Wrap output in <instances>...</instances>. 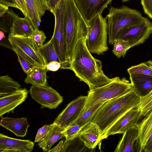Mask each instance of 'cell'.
Segmentation results:
<instances>
[{
	"label": "cell",
	"instance_id": "19",
	"mask_svg": "<svg viewBox=\"0 0 152 152\" xmlns=\"http://www.w3.org/2000/svg\"><path fill=\"white\" fill-rule=\"evenodd\" d=\"M133 88L140 97L144 96L152 90V76L139 74H129Z\"/></svg>",
	"mask_w": 152,
	"mask_h": 152
},
{
	"label": "cell",
	"instance_id": "41",
	"mask_svg": "<svg viewBox=\"0 0 152 152\" xmlns=\"http://www.w3.org/2000/svg\"><path fill=\"white\" fill-rule=\"evenodd\" d=\"M64 147V142L63 141H61L58 144L53 148L50 150L49 152L61 151L63 152Z\"/></svg>",
	"mask_w": 152,
	"mask_h": 152
},
{
	"label": "cell",
	"instance_id": "2",
	"mask_svg": "<svg viewBox=\"0 0 152 152\" xmlns=\"http://www.w3.org/2000/svg\"><path fill=\"white\" fill-rule=\"evenodd\" d=\"M140 98L132 88L124 94L110 100L102 104L91 121L100 128L102 132V140L118 120L131 110L137 107Z\"/></svg>",
	"mask_w": 152,
	"mask_h": 152
},
{
	"label": "cell",
	"instance_id": "35",
	"mask_svg": "<svg viewBox=\"0 0 152 152\" xmlns=\"http://www.w3.org/2000/svg\"><path fill=\"white\" fill-rule=\"evenodd\" d=\"M52 126V124L50 125L45 124L38 130L34 140V142H39L42 141L46 137Z\"/></svg>",
	"mask_w": 152,
	"mask_h": 152
},
{
	"label": "cell",
	"instance_id": "26",
	"mask_svg": "<svg viewBox=\"0 0 152 152\" xmlns=\"http://www.w3.org/2000/svg\"><path fill=\"white\" fill-rule=\"evenodd\" d=\"M37 50L45 60L47 64L52 61H57L60 62L58 57L53 45L50 40Z\"/></svg>",
	"mask_w": 152,
	"mask_h": 152
},
{
	"label": "cell",
	"instance_id": "22",
	"mask_svg": "<svg viewBox=\"0 0 152 152\" xmlns=\"http://www.w3.org/2000/svg\"><path fill=\"white\" fill-rule=\"evenodd\" d=\"M34 29L27 17L17 18L15 20L9 34L12 36L28 37L31 35Z\"/></svg>",
	"mask_w": 152,
	"mask_h": 152
},
{
	"label": "cell",
	"instance_id": "18",
	"mask_svg": "<svg viewBox=\"0 0 152 152\" xmlns=\"http://www.w3.org/2000/svg\"><path fill=\"white\" fill-rule=\"evenodd\" d=\"M0 124L16 136L22 137L26 134L29 126L25 118L2 117L1 119Z\"/></svg>",
	"mask_w": 152,
	"mask_h": 152
},
{
	"label": "cell",
	"instance_id": "3",
	"mask_svg": "<svg viewBox=\"0 0 152 152\" xmlns=\"http://www.w3.org/2000/svg\"><path fill=\"white\" fill-rule=\"evenodd\" d=\"M64 27L67 56L70 64L76 45L87 37L89 25L77 8L74 0H65Z\"/></svg>",
	"mask_w": 152,
	"mask_h": 152
},
{
	"label": "cell",
	"instance_id": "25",
	"mask_svg": "<svg viewBox=\"0 0 152 152\" xmlns=\"http://www.w3.org/2000/svg\"><path fill=\"white\" fill-rule=\"evenodd\" d=\"M18 82L8 75L0 77V97L10 94L20 88Z\"/></svg>",
	"mask_w": 152,
	"mask_h": 152
},
{
	"label": "cell",
	"instance_id": "45",
	"mask_svg": "<svg viewBox=\"0 0 152 152\" xmlns=\"http://www.w3.org/2000/svg\"><path fill=\"white\" fill-rule=\"evenodd\" d=\"M152 112V108L151 109V110L149 112L148 114L147 115L150 113H151Z\"/></svg>",
	"mask_w": 152,
	"mask_h": 152
},
{
	"label": "cell",
	"instance_id": "17",
	"mask_svg": "<svg viewBox=\"0 0 152 152\" xmlns=\"http://www.w3.org/2000/svg\"><path fill=\"white\" fill-rule=\"evenodd\" d=\"M29 92L25 88H20L14 92L0 97V116L13 110L24 102Z\"/></svg>",
	"mask_w": 152,
	"mask_h": 152
},
{
	"label": "cell",
	"instance_id": "14",
	"mask_svg": "<svg viewBox=\"0 0 152 152\" xmlns=\"http://www.w3.org/2000/svg\"><path fill=\"white\" fill-rule=\"evenodd\" d=\"M102 132L95 123L89 122L82 126L78 135L81 141L88 148L94 150L102 140Z\"/></svg>",
	"mask_w": 152,
	"mask_h": 152
},
{
	"label": "cell",
	"instance_id": "27",
	"mask_svg": "<svg viewBox=\"0 0 152 152\" xmlns=\"http://www.w3.org/2000/svg\"><path fill=\"white\" fill-rule=\"evenodd\" d=\"M104 103L97 104L81 113L79 117L71 124H76L82 126L91 122L94 115Z\"/></svg>",
	"mask_w": 152,
	"mask_h": 152
},
{
	"label": "cell",
	"instance_id": "30",
	"mask_svg": "<svg viewBox=\"0 0 152 152\" xmlns=\"http://www.w3.org/2000/svg\"><path fill=\"white\" fill-rule=\"evenodd\" d=\"M113 45L112 52L118 58L124 57L127 51L131 48L128 41L121 39H116Z\"/></svg>",
	"mask_w": 152,
	"mask_h": 152
},
{
	"label": "cell",
	"instance_id": "4",
	"mask_svg": "<svg viewBox=\"0 0 152 152\" xmlns=\"http://www.w3.org/2000/svg\"><path fill=\"white\" fill-rule=\"evenodd\" d=\"M133 88L131 83L126 78L116 77L108 83L100 87L89 89L82 113L99 104L104 103L121 96Z\"/></svg>",
	"mask_w": 152,
	"mask_h": 152
},
{
	"label": "cell",
	"instance_id": "10",
	"mask_svg": "<svg viewBox=\"0 0 152 152\" xmlns=\"http://www.w3.org/2000/svg\"><path fill=\"white\" fill-rule=\"evenodd\" d=\"M87 96H80L69 102L59 113L53 123L64 129L70 126L80 115Z\"/></svg>",
	"mask_w": 152,
	"mask_h": 152
},
{
	"label": "cell",
	"instance_id": "29",
	"mask_svg": "<svg viewBox=\"0 0 152 152\" xmlns=\"http://www.w3.org/2000/svg\"><path fill=\"white\" fill-rule=\"evenodd\" d=\"M129 74H139L152 76V61L132 66L127 69Z\"/></svg>",
	"mask_w": 152,
	"mask_h": 152
},
{
	"label": "cell",
	"instance_id": "1",
	"mask_svg": "<svg viewBox=\"0 0 152 152\" xmlns=\"http://www.w3.org/2000/svg\"><path fill=\"white\" fill-rule=\"evenodd\" d=\"M87 37L77 42L69 69L73 71L80 81L85 83L91 89L108 83L112 78L104 73L102 61L94 58L88 50L86 45Z\"/></svg>",
	"mask_w": 152,
	"mask_h": 152
},
{
	"label": "cell",
	"instance_id": "16",
	"mask_svg": "<svg viewBox=\"0 0 152 152\" xmlns=\"http://www.w3.org/2000/svg\"><path fill=\"white\" fill-rule=\"evenodd\" d=\"M34 143L29 140H22L9 137L0 134V152H30Z\"/></svg>",
	"mask_w": 152,
	"mask_h": 152
},
{
	"label": "cell",
	"instance_id": "7",
	"mask_svg": "<svg viewBox=\"0 0 152 152\" xmlns=\"http://www.w3.org/2000/svg\"><path fill=\"white\" fill-rule=\"evenodd\" d=\"M65 0H61L54 12L55 23L54 32L50 40L53 43L61 64V69H69L64 27Z\"/></svg>",
	"mask_w": 152,
	"mask_h": 152
},
{
	"label": "cell",
	"instance_id": "37",
	"mask_svg": "<svg viewBox=\"0 0 152 152\" xmlns=\"http://www.w3.org/2000/svg\"><path fill=\"white\" fill-rule=\"evenodd\" d=\"M47 70L56 71L61 68V64L59 62L52 61L48 63L45 66Z\"/></svg>",
	"mask_w": 152,
	"mask_h": 152
},
{
	"label": "cell",
	"instance_id": "12",
	"mask_svg": "<svg viewBox=\"0 0 152 152\" xmlns=\"http://www.w3.org/2000/svg\"><path fill=\"white\" fill-rule=\"evenodd\" d=\"M112 0H74L80 12L89 25L97 15L102 14Z\"/></svg>",
	"mask_w": 152,
	"mask_h": 152
},
{
	"label": "cell",
	"instance_id": "31",
	"mask_svg": "<svg viewBox=\"0 0 152 152\" xmlns=\"http://www.w3.org/2000/svg\"><path fill=\"white\" fill-rule=\"evenodd\" d=\"M142 116H146L152 108V90L145 95L140 97L137 107Z\"/></svg>",
	"mask_w": 152,
	"mask_h": 152
},
{
	"label": "cell",
	"instance_id": "44",
	"mask_svg": "<svg viewBox=\"0 0 152 152\" xmlns=\"http://www.w3.org/2000/svg\"><path fill=\"white\" fill-rule=\"evenodd\" d=\"M123 2H127V1H130L131 0H121Z\"/></svg>",
	"mask_w": 152,
	"mask_h": 152
},
{
	"label": "cell",
	"instance_id": "34",
	"mask_svg": "<svg viewBox=\"0 0 152 152\" xmlns=\"http://www.w3.org/2000/svg\"><path fill=\"white\" fill-rule=\"evenodd\" d=\"M82 127L77 124H72L65 129L64 130V142L72 140L78 136Z\"/></svg>",
	"mask_w": 152,
	"mask_h": 152
},
{
	"label": "cell",
	"instance_id": "9",
	"mask_svg": "<svg viewBox=\"0 0 152 152\" xmlns=\"http://www.w3.org/2000/svg\"><path fill=\"white\" fill-rule=\"evenodd\" d=\"M29 91L32 98L41 105L42 108L55 109L63 101V97L48 85L45 86L32 85Z\"/></svg>",
	"mask_w": 152,
	"mask_h": 152
},
{
	"label": "cell",
	"instance_id": "32",
	"mask_svg": "<svg viewBox=\"0 0 152 152\" xmlns=\"http://www.w3.org/2000/svg\"><path fill=\"white\" fill-rule=\"evenodd\" d=\"M28 38L31 45L37 50L44 45L46 37L42 31L36 29Z\"/></svg>",
	"mask_w": 152,
	"mask_h": 152
},
{
	"label": "cell",
	"instance_id": "21",
	"mask_svg": "<svg viewBox=\"0 0 152 152\" xmlns=\"http://www.w3.org/2000/svg\"><path fill=\"white\" fill-rule=\"evenodd\" d=\"M139 130L138 137L136 140L139 147V151H143L152 134V112L145 117L136 125Z\"/></svg>",
	"mask_w": 152,
	"mask_h": 152
},
{
	"label": "cell",
	"instance_id": "38",
	"mask_svg": "<svg viewBox=\"0 0 152 152\" xmlns=\"http://www.w3.org/2000/svg\"><path fill=\"white\" fill-rule=\"evenodd\" d=\"M18 8L25 17L28 18V15L24 0H14Z\"/></svg>",
	"mask_w": 152,
	"mask_h": 152
},
{
	"label": "cell",
	"instance_id": "13",
	"mask_svg": "<svg viewBox=\"0 0 152 152\" xmlns=\"http://www.w3.org/2000/svg\"><path fill=\"white\" fill-rule=\"evenodd\" d=\"M142 116L141 111L138 108L131 110L112 126L105 135L104 139L110 135L123 134L127 129L136 126Z\"/></svg>",
	"mask_w": 152,
	"mask_h": 152
},
{
	"label": "cell",
	"instance_id": "28",
	"mask_svg": "<svg viewBox=\"0 0 152 152\" xmlns=\"http://www.w3.org/2000/svg\"><path fill=\"white\" fill-rule=\"evenodd\" d=\"M18 17L12 9H9L2 16H0V28L4 32L10 33V29L15 20Z\"/></svg>",
	"mask_w": 152,
	"mask_h": 152
},
{
	"label": "cell",
	"instance_id": "40",
	"mask_svg": "<svg viewBox=\"0 0 152 152\" xmlns=\"http://www.w3.org/2000/svg\"><path fill=\"white\" fill-rule=\"evenodd\" d=\"M61 0H49L48 2L49 6L50 8V12L53 13L56 6Z\"/></svg>",
	"mask_w": 152,
	"mask_h": 152
},
{
	"label": "cell",
	"instance_id": "23",
	"mask_svg": "<svg viewBox=\"0 0 152 152\" xmlns=\"http://www.w3.org/2000/svg\"><path fill=\"white\" fill-rule=\"evenodd\" d=\"M45 66H32L30 73L26 75L24 82L38 86L48 85L47 82Z\"/></svg>",
	"mask_w": 152,
	"mask_h": 152
},
{
	"label": "cell",
	"instance_id": "42",
	"mask_svg": "<svg viewBox=\"0 0 152 152\" xmlns=\"http://www.w3.org/2000/svg\"><path fill=\"white\" fill-rule=\"evenodd\" d=\"M143 151L146 152H152V140L148 142Z\"/></svg>",
	"mask_w": 152,
	"mask_h": 152
},
{
	"label": "cell",
	"instance_id": "15",
	"mask_svg": "<svg viewBox=\"0 0 152 152\" xmlns=\"http://www.w3.org/2000/svg\"><path fill=\"white\" fill-rule=\"evenodd\" d=\"M28 15L34 30L39 29L42 16L46 10L50 11L47 0H24Z\"/></svg>",
	"mask_w": 152,
	"mask_h": 152
},
{
	"label": "cell",
	"instance_id": "33",
	"mask_svg": "<svg viewBox=\"0 0 152 152\" xmlns=\"http://www.w3.org/2000/svg\"><path fill=\"white\" fill-rule=\"evenodd\" d=\"M12 49L16 54L18 61L25 73L26 75L29 74L32 66V64L19 49L13 47H12Z\"/></svg>",
	"mask_w": 152,
	"mask_h": 152
},
{
	"label": "cell",
	"instance_id": "39",
	"mask_svg": "<svg viewBox=\"0 0 152 152\" xmlns=\"http://www.w3.org/2000/svg\"><path fill=\"white\" fill-rule=\"evenodd\" d=\"M0 4L8 7H12L18 9L14 0H0Z\"/></svg>",
	"mask_w": 152,
	"mask_h": 152
},
{
	"label": "cell",
	"instance_id": "8",
	"mask_svg": "<svg viewBox=\"0 0 152 152\" xmlns=\"http://www.w3.org/2000/svg\"><path fill=\"white\" fill-rule=\"evenodd\" d=\"M152 34V23L144 17L141 21L123 28L116 39L128 41L132 48L143 43Z\"/></svg>",
	"mask_w": 152,
	"mask_h": 152
},
{
	"label": "cell",
	"instance_id": "6",
	"mask_svg": "<svg viewBox=\"0 0 152 152\" xmlns=\"http://www.w3.org/2000/svg\"><path fill=\"white\" fill-rule=\"evenodd\" d=\"M89 33L86 45L91 53L103 54L109 48L107 44L108 35L107 18L102 14L94 18L89 23Z\"/></svg>",
	"mask_w": 152,
	"mask_h": 152
},
{
	"label": "cell",
	"instance_id": "36",
	"mask_svg": "<svg viewBox=\"0 0 152 152\" xmlns=\"http://www.w3.org/2000/svg\"><path fill=\"white\" fill-rule=\"evenodd\" d=\"M143 11L152 20V0H140Z\"/></svg>",
	"mask_w": 152,
	"mask_h": 152
},
{
	"label": "cell",
	"instance_id": "46",
	"mask_svg": "<svg viewBox=\"0 0 152 152\" xmlns=\"http://www.w3.org/2000/svg\"><path fill=\"white\" fill-rule=\"evenodd\" d=\"M47 1L48 2V1H49V0H47Z\"/></svg>",
	"mask_w": 152,
	"mask_h": 152
},
{
	"label": "cell",
	"instance_id": "24",
	"mask_svg": "<svg viewBox=\"0 0 152 152\" xmlns=\"http://www.w3.org/2000/svg\"><path fill=\"white\" fill-rule=\"evenodd\" d=\"M64 129L53 123L49 132L46 137L38 145L43 151L48 152L53 145L57 141L64 137Z\"/></svg>",
	"mask_w": 152,
	"mask_h": 152
},
{
	"label": "cell",
	"instance_id": "43",
	"mask_svg": "<svg viewBox=\"0 0 152 152\" xmlns=\"http://www.w3.org/2000/svg\"><path fill=\"white\" fill-rule=\"evenodd\" d=\"M8 10V7L0 4V16L6 13Z\"/></svg>",
	"mask_w": 152,
	"mask_h": 152
},
{
	"label": "cell",
	"instance_id": "11",
	"mask_svg": "<svg viewBox=\"0 0 152 152\" xmlns=\"http://www.w3.org/2000/svg\"><path fill=\"white\" fill-rule=\"evenodd\" d=\"M8 39L12 47L21 50L32 66H46L45 60L31 45L27 37L9 34Z\"/></svg>",
	"mask_w": 152,
	"mask_h": 152
},
{
	"label": "cell",
	"instance_id": "20",
	"mask_svg": "<svg viewBox=\"0 0 152 152\" xmlns=\"http://www.w3.org/2000/svg\"><path fill=\"white\" fill-rule=\"evenodd\" d=\"M139 130L136 126L127 129L123 134L115 152H133V145L138 137Z\"/></svg>",
	"mask_w": 152,
	"mask_h": 152
},
{
	"label": "cell",
	"instance_id": "5",
	"mask_svg": "<svg viewBox=\"0 0 152 152\" xmlns=\"http://www.w3.org/2000/svg\"><path fill=\"white\" fill-rule=\"evenodd\" d=\"M106 18L108 19V42L113 45L122 29L141 21L144 17L140 11L123 5L119 8L111 6Z\"/></svg>",
	"mask_w": 152,
	"mask_h": 152
}]
</instances>
